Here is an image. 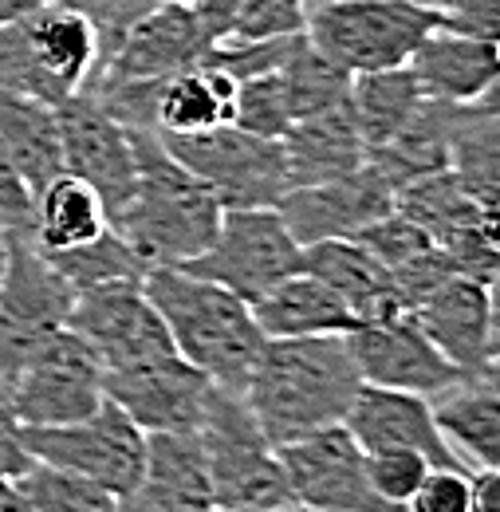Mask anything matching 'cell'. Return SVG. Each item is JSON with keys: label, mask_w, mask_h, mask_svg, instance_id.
<instances>
[{"label": "cell", "mask_w": 500, "mask_h": 512, "mask_svg": "<svg viewBox=\"0 0 500 512\" xmlns=\"http://www.w3.org/2000/svg\"><path fill=\"white\" fill-rule=\"evenodd\" d=\"M48 256H52V264L60 268V276L75 292H87V288H99V284H115V280H146V272H150V264L130 249V241L115 225H107L87 245L48 249Z\"/></svg>", "instance_id": "d6a6232c"}, {"label": "cell", "mask_w": 500, "mask_h": 512, "mask_svg": "<svg viewBox=\"0 0 500 512\" xmlns=\"http://www.w3.org/2000/svg\"><path fill=\"white\" fill-rule=\"evenodd\" d=\"M422 99L426 95L418 91V79L406 64L351 75V107H355L363 138H367V154L406 127L414 119V111L422 107Z\"/></svg>", "instance_id": "1f68e13d"}, {"label": "cell", "mask_w": 500, "mask_h": 512, "mask_svg": "<svg viewBox=\"0 0 500 512\" xmlns=\"http://www.w3.org/2000/svg\"><path fill=\"white\" fill-rule=\"evenodd\" d=\"M457 119V103H441V99H422V107L414 111V119L398 130L390 142L375 146L367 154V162L382 174V182L390 190L449 170V134Z\"/></svg>", "instance_id": "4316f807"}, {"label": "cell", "mask_w": 500, "mask_h": 512, "mask_svg": "<svg viewBox=\"0 0 500 512\" xmlns=\"http://www.w3.org/2000/svg\"><path fill=\"white\" fill-rule=\"evenodd\" d=\"M449 170L469 190L473 201L497 209L500 197V107L497 91L473 103H457L449 134Z\"/></svg>", "instance_id": "83f0119b"}, {"label": "cell", "mask_w": 500, "mask_h": 512, "mask_svg": "<svg viewBox=\"0 0 500 512\" xmlns=\"http://www.w3.org/2000/svg\"><path fill=\"white\" fill-rule=\"evenodd\" d=\"M252 316L268 339L292 335H347L355 327V312L308 268L284 276L260 300H252Z\"/></svg>", "instance_id": "484cf974"}, {"label": "cell", "mask_w": 500, "mask_h": 512, "mask_svg": "<svg viewBox=\"0 0 500 512\" xmlns=\"http://www.w3.org/2000/svg\"><path fill=\"white\" fill-rule=\"evenodd\" d=\"M469 493H473V512H500V469H473Z\"/></svg>", "instance_id": "bcb514c9"}, {"label": "cell", "mask_w": 500, "mask_h": 512, "mask_svg": "<svg viewBox=\"0 0 500 512\" xmlns=\"http://www.w3.org/2000/svg\"><path fill=\"white\" fill-rule=\"evenodd\" d=\"M123 509L142 512H186L213 509L209 489V465L197 430H150L146 457H142V481L130 493Z\"/></svg>", "instance_id": "ffe728a7"}, {"label": "cell", "mask_w": 500, "mask_h": 512, "mask_svg": "<svg viewBox=\"0 0 500 512\" xmlns=\"http://www.w3.org/2000/svg\"><path fill=\"white\" fill-rule=\"evenodd\" d=\"M213 379L197 371L178 351L103 371V394L119 402L126 414L150 430H197L205 402L213 394Z\"/></svg>", "instance_id": "9a60e30c"}, {"label": "cell", "mask_w": 500, "mask_h": 512, "mask_svg": "<svg viewBox=\"0 0 500 512\" xmlns=\"http://www.w3.org/2000/svg\"><path fill=\"white\" fill-rule=\"evenodd\" d=\"M280 79H284V91H288L292 123L351 95V75L339 64H331L319 48H312L308 36H300L296 48L288 52V60L280 64Z\"/></svg>", "instance_id": "836d02e7"}, {"label": "cell", "mask_w": 500, "mask_h": 512, "mask_svg": "<svg viewBox=\"0 0 500 512\" xmlns=\"http://www.w3.org/2000/svg\"><path fill=\"white\" fill-rule=\"evenodd\" d=\"M48 0H0V24H16L24 16H32L36 8H44Z\"/></svg>", "instance_id": "7dc6e473"}, {"label": "cell", "mask_w": 500, "mask_h": 512, "mask_svg": "<svg viewBox=\"0 0 500 512\" xmlns=\"http://www.w3.org/2000/svg\"><path fill=\"white\" fill-rule=\"evenodd\" d=\"M414 4H422V8H438V12H449L457 0H414Z\"/></svg>", "instance_id": "681fc988"}, {"label": "cell", "mask_w": 500, "mask_h": 512, "mask_svg": "<svg viewBox=\"0 0 500 512\" xmlns=\"http://www.w3.org/2000/svg\"><path fill=\"white\" fill-rule=\"evenodd\" d=\"M280 150H284V166H288V190L359 170L367 162V138L359 130L351 95L315 115L296 119L280 134Z\"/></svg>", "instance_id": "44dd1931"}, {"label": "cell", "mask_w": 500, "mask_h": 512, "mask_svg": "<svg viewBox=\"0 0 500 512\" xmlns=\"http://www.w3.org/2000/svg\"><path fill=\"white\" fill-rule=\"evenodd\" d=\"M347 347L359 367V379L371 386H394L434 398L438 390L465 375L434 347V339L418 327L410 312L355 323L347 331Z\"/></svg>", "instance_id": "5bb4252c"}, {"label": "cell", "mask_w": 500, "mask_h": 512, "mask_svg": "<svg viewBox=\"0 0 500 512\" xmlns=\"http://www.w3.org/2000/svg\"><path fill=\"white\" fill-rule=\"evenodd\" d=\"M67 327L95 351L103 371L174 351V339L158 316L154 300L146 296L142 280H115V284L75 292Z\"/></svg>", "instance_id": "8fae6325"}, {"label": "cell", "mask_w": 500, "mask_h": 512, "mask_svg": "<svg viewBox=\"0 0 500 512\" xmlns=\"http://www.w3.org/2000/svg\"><path fill=\"white\" fill-rule=\"evenodd\" d=\"M430 469L434 465L418 449H371L367 453V485L382 509H406Z\"/></svg>", "instance_id": "8d00e7d4"}, {"label": "cell", "mask_w": 500, "mask_h": 512, "mask_svg": "<svg viewBox=\"0 0 500 512\" xmlns=\"http://www.w3.org/2000/svg\"><path fill=\"white\" fill-rule=\"evenodd\" d=\"M0 512H24V501L16 493V481H4V477H0Z\"/></svg>", "instance_id": "c3c4849f"}, {"label": "cell", "mask_w": 500, "mask_h": 512, "mask_svg": "<svg viewBox=\"0 0 500 512\" xmlns=\"http://www.w3.org/2000/svg\"><path fill=\"white\" fill-rule=\"evenodd\" d=\"M276 457L284 465L296 509L312 512H375L382 509L367 485V449L351 438L343 422L312 430L304 438L280 442Z\"/></svg>", "instance_id": "7c38bea8"}, {"label": "cell", "mask_w": 500, "mask_h": 512, "mask_svg": "<svg viewBox=\"0 0 500 512\" xmlns=\"http://www.w3.org/2000/svg\"><path fill=\"white\" fill-rule=\"evenodd\" d=\"M166 150L197 174L225 209L276 205L288 190V166L280 138H260L237 123H217L193 134H162Z\"/></svg>", "instance_id": "9c48e42d"}, {"label": "cell", "mask_w": 500, "mask_h": 512, "mask_svg": "<svg viewBox=\"0 0 500 512\" xmlns=\"http://www.w3.org/2000/svg\"><path fill=\"white\" fill-rule=\"evenodd\" d=\"M233 123L260 138H280L292 127V107H288V91L276 71L249 75L237 83V99H233Z\"/></svg>", "instance_id": "d590c367"}, {"label": "cell", "mask_w": 500, "mask_h": 512, "mask_svg": "<svg viewBox=\"0 0 500 512\" xmlns=\"http://www.w3.org/2000/svg\"><path fill=\"white\" fill-rule=\"evenodd\" d=\"M63 8L79 12L91 28H95V40H99V64L119 48L126 32L158 4V0H56Z\"/></svg>", "instance_id": "ab89813d"}, {"label": "cell", "mask_w": 500, "mask_h": 512, "mask_svg": "<svg viewBox=\"0 0 500 512\" xmlns=\"http://www.w3.org/2000/svg\"><path fill=\"white\" fill-rule=\"evenodd\" d=\"M16 493L24 501V512H111L119 509V501L111 493H103L99 485L83 481L79 473L36 461L16 477Z\"/></svg>", "instance_id": "e575fe53"}, {"label": "cell", "mask_w": 500, "mask_h": 512, "mask_svg": "<svg viewBox=\"0 0 500 512\" xmlns=\"http://www.w3.org/2000/svg\"><path fill=\"white\" fill-rule=\"evenodd\" d=\"M182 268L252 304L284 276L304 268V245L288 233L276 205H237L221 213L213 241Z\"/></svg>", "instance_id": "ba28073f"}, {"label": "cell", "mask_w": 500, "mask_h": 512, "mask_svg": "<svg viewBox=\"0 0 500 512\" xmlns=\"http://www.w3.org/2000/svg\"><path fill=\"white\" fill-rule=\"evenodd\" d=\"M445 28L481 40H500V0H457L445 12Z\"/></svg>", "instance_id": "7bdbcfd3"}, {"label": "cell", "mask_w": 500, "mask_h": 512, "mask_svg": "<svg viewBox=\"0 0 500 512\" xmlns=\"http://www.w3.org/2000/svg\"><path fill=\"white\" fill-rule=\"evenodd\" d=\"M130 142L134 193L111 225L150 268H182L213 241L225 205L166 150L158 130H130Z\"/></svg>", "instance_id": "7a4b0ae2"}, {"label": "cell", "mask_w": 500, "mask_h": 512, "mask_svg": "<svg viewBox=\"0 0 500 512\" xmlns=\"http://www.w3.org/2000/svg\"><path fill=\"white\" fill-rule=\"evenodd\" d=\"M359 386L347 335H292L264 339L241 398L260 434L280 446L343 422Z\"/></svg>", "instance_id": "6da1fadb"}, {"label": "cell", "mask_w": 500, "mask_h": 512, "mask_svg": "<svg viewBox=\"0 0 500 512\" xmlns=\"http://www.w3.org/2000/svg\"><path fill=\"white\" fill-rule=\"evenodd\" d=\"M304 268L312 276H319L355 312L359 323L402 312V296H398L394 272L367 245H359L355 237L304 245Z\"/></svg>", "instance_id": "cb8c5ba5"}, {"label": "cell", "mask_w": 500, "mask_h": 512, "mask_svg": "<svg viewBox=\"0 0 500 512\" xmlns=\"http://www.w3.org/2000/svg\"><path fill=\"white\" fill-rule=\"evenodd\" d=\"M24 449L36 461L79 473L83 481L111 493L123 509L142 481L146 430L126 414L119 402L103 398L95 414L63 426H20Z\"/></svg>", "instance_id": "52a82bcc"}, {"label": "cell", "mask_w": 500, "mask_h": 512, "mask_svg": "<svg viewBox=\"0 0 500 512\" xmlns=\"http://www.w3.org/2000/svg\"><path fill=\"white\" fill-rule=\"evenodd\" d=\"M359 245H367L371 253L394 272V268H402V264H410L414 256L430 253L434 249V237L414 221V217H406L402 209H390V213H382L375 225H367L359 237H355Z\"/></svg>", "instance_id": "74e56055"}, {"label": "cell", "mask_w": 500, "mask_h": 512, "mask_svg": "<svg viewBox=\"0 0 500 512\" xmlns=\"http://www.w3.org/2000/svg\"><path fill=\"white\" fill-rule=\"evenodd\" d=\"M189 4L197 8L205 32L213 40H221V36H229V28H233V20H237V12H241L245 0H189Z\"/></svg>", "instance_id": "f6af8a7d"}, {"label": "cell", "mask_w": 500, "mask_h": 512, "mask_svg": "<svg viewBox=\"0 0 500 512\" xmlns=\"http://www.w3.org/2000/svg\"><path fill=\"white\" fill-rule=\"evenodd\" d=\"M406 67L414 71L418 91L426 99L473 103V99H485L489 91H497L500 52L497 40L438 28L418 44V52L406 60Z\"/></svg>", "instance_id": "603a6c76"}, {"label": "cell", "mask_w": 500, "mask_h": 512, "mask_svg": "<svg viewBox=\"0 0 500 512\" xmlns=\"http://www.w3.org/2000/svg\"><path fill=\"white\" fill-rule=\"evenodd\" d=\"M445 28V12L414 0H312L304 36L347 75L402 67L418 44Z\"/></svg>", "instance_id": "5b68a950"}, {"label": "cell", "mask_w": 500, "mask_h": 512, "mask_svg": "<svg viewBox=\"0 0 500 512\" xmlns=\"http://www.w3.org/2000/svg\"><path fill=\"white\" fill-rule=\"evenodd\" d=\"M197 438L209 465V489L213 509L229 512H280L296 509V497L288 489L284 465L276 446L260 434L252 410L241 394L213 386Z\"/></svg>", "instance_id": "277c9868"}, {"label": "cell", "mask_w": 500, "mask_h": 512, "mask_svg": "<svg viewBox=\"0 0 500 512\" xmlns=\"http://www.w3.org/2000/svg\"><path fill=\"white\" fill-rule=\"evenodd\" d=\"M209 48H213V36L205 32V24L189 0H158L91 75L162 83L178 71L197 67Z\"/></svg>", "instance_id": "e0dca14e"}, {"label": "cell", "mask_w": 500, "mask_h": 512, "mask_svg": "<svg viewBox=\"0 0 500 512\" xmlns=\"http://www.w3.org/2000/svg\"><path fill=\"white\" fill-rule=\"evenodd\" d=\"M343 426L367 453L371 449H418L430 465H465L441 438L430 398L414 390L363 383L343 414Z\"/></svg>", "instance_id": "d6986e66"}, {"label": "cell", "mask_w": 500, "mask_h": 512, "mask_svg": "<svg viewBox=\"0 0 500 512\" xmlns=\"http://www.w3.org/2000/svg\"><path fill=\"white\" fill-rule=\"evenodd\" d=\"M60 123V158L63 170L83 178L103 197L107 213L115 217L134 193V142L130 130L107 115L83 87L56 103Z\"/></svg>", "instance_id": "4fadbf2b"}, {"label": "cell", "mask_w": 500, "mask_h": 512, "mask_svg": "<svg viewBox=\"0 0 500 512\" xmlns=\"http://www.w3.org/2000/svg\"><path fill=\"white\" fill-rule=\"evenodd\" d=\"M142 288L166 323L174 351L221 390L241 394L268 339L249 300L186 268H150Z\"/></svg>", "instance_id": "3957f363"}, {"label": "cell", "mask_w": 500, "mask_h": 512, "mask_svg": "<svg viewBox=\"0 0 500 512\" xmlns=\"http://www.w3.org/2000/svg\"><path fill=\"white\" fill-rule=\"evenodd\" d=\"M111 225V213L95 186L60 170L32 193V233L44 249H75L95 241Z\"/></svg>", "instance_id": "f546056e"}, {"label": "cell", "mask_w": 500, "mask_h": 512, "mask_svg": "<svg viewBox=\"0 0 500 512\" xmlns=\"http://www.w3.org/2000/svg\"><path fill=\"white\" fill-rule=\"evenodd\" d=\"M0 142L12 154L20 178L28 182L32 193L63 170L60 123H56L52 103H40L32 95L0 87Z\"/></svg>", "instance_id": "f1b7e54d"}, {"label": "cell", "mask_w": 500, "mask_h": 512, "mask_svg": "<svg viewBox=\"0 0 500 512\" xmlns=\"http://www.w3.org/2000/svg\"><path fill=\"white\" fill-rule=\"evenodd\" d=\"M28 465H32V453L24 449L20 422H16L12 406L0 398V477H4V481H16Z\"/></svg>", "instance_id": "ee69618b"}, {"label": "cell", "mask_w": 500, "mask_h": 512, "mask_svg": "<svg viewBox=\"0 0 500 512\" xmlns=\"http://www.w3.org/2000/svg\"><path fill=\"white\" fill-rule=\"evenodd\" d=\"M0 221L4 225H32V190L20 178L4 142H0Z\"/></svg>", "instance_id": "b9f144b4"}, {"label": "cell", "mask_w": 500, "mask_h": 512, "mask_svg": "<svg viewBox=\"0 0 500 512\" xmlns=\"http://www.w3.org/2000/svg\"><path fill=\"white\" fill-rule=\"evenodd\" d=\"M469 465H434L418 493L410 497L406 509L414 512H473V493H469Z\"/></svg>", "instance_id": "60d3db41"}, {"label": "cell", "mask_w": 500, "mask_h": 512, "mask_svg": "<svg viewBox=\"0 0 500 512\" xmlns=\"http://www.w3.org/2000/svg\"><path fill=\"white\" fill-rule=\"evenodd\" d=\"M71 300L75 288L63 280L48 249L36 241L32 225H8L0 272V398L8 394L24 359L52 331L67 327Z\"/></svg>", "instance_id": "8992f818"}, {"label": "cell", "mask_w": 500, "mask_h": 512, "mask_svg": "<svg viewBox=\"0 0 500 512\" xmlns=\"http://www.w3.org/2000/svg\"><path fill=\"white\" fill-rule=\"evenodd\" d=\"M4 237H8V225L0 221V272H4Z\"/></svg>", "instance_id": "f907efd6"}, {"label": "cell", "mask_w": 500, "mask_h": 512, "mask_svg": "<svg viewBox=\"0 0 500 512\" xmlns=\"http://www.w3.org/2000/svg\"><path fill=\"white\" fill-rule=\"evenodd\" d=\"M312 0H245L229 40H268V36H300ZM225 40V36H221Z\"/></svg>", "instance_id": "f35d334b"}, {"label": "cell", "mask_w": 500, "mask_h": 512, "mask_svg": "<svg viewBox=\"0 0 500 512\" xmlns=\"http://www.w3.org/2000/svg\"><path fill=\"white\" fill-rule=\"evenodd\" d=\"M237 79L221 67H189L158 87L154 127L158 134H193L217 123H233Z\"/></svg>", "instance_id": "4dcf8cb0"}, {"label": "cell", "mask_w": 500, "mask_h": 512, "mask_svg": "<svg viewBox=\"0 0 500 512\" xmlns=\"http://www.w3.org/2000/svg\"><path fill=\"white\" fill-rule=\"evenodd\" d=\"M24 24V40H28V52L36 67L48 75V83L56 87L60 103L67 95H75L91 71L99 67V40H95V28L63 8L56 0H48L44 8H36L32 16L20 20Z\"/></svg>", "instance_id": "d4e9b609"}, {"label": "cell", "mask_w": 500, "mask_h": 512, "mask_svg": "<svg viewBox=\"0 0 500 512\" xmlns=\"http://www.w3.org/2000/svg\"><path fill=\"white\" fill-rule=\"evenodd\" d=\"M434 422L469 469H500V371H465L430 398Z\"/></svg>", "instance_id": "7402d4cb"}, {"label": "cell", "mask_w": 500, "mask_h": 512, "mask_svg": "<svg viewBox=\"0 0 500 512\" xmlns=\"http://www.w3.org/2000/svg\"><path fill=\"white\" fill-rule=\"evenodd\" d=\"M410 316L434 339L441 355L457 371H485L497 367V312H493V284L473 276H445L434 292H426Z\"/></svg>", "instance_id": "ac0fdd59"}, {"label": "cell", "mask_w": 500, "mask_h": 512, "mask_svg": "<svg viewBox=\"0 0 500 512\" xmlns=\"http://www.w3.org/2000/svg\"><path fill=\"white\" fill-rule=\"evenodd\" d=\"M394 209V190L382 182L371 162H363L351 174L292 186L276 201V213L284 217L288 233L300 245L335 241V237H359L367 225H375L382 213Z\"/></svg>", "instance_id": "2e32d148"}, {"label": "cell", "mask_w": 500, "mask_h": 512, "mask_svg": "<svg viewBox=\"0 0 500 512\" xmlns=\"http://www.w3.org/2000/svg\"><path fill=\"white\" fill-rule=\"evenodd\" d=\"M4 398L20 426L79 422L95 414L99 402L107 398L103 363L71 327H60L24 359Z\"/></svg>", "instance_id": "30bf717a"}]
</instances>
